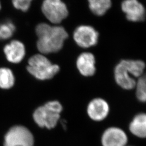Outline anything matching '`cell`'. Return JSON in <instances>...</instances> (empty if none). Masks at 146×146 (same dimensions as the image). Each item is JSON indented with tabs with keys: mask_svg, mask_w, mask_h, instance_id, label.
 Here are the masks:
<instances>
[{
	"mask_svg": "<svg viewBox=\"0 0 146 146\" xmlns=\"http://www.w3.org/2000/svg\"><path fill=\"white\" fill-rule=\"evenodd\" d=\"M36 33L38 37L37 49L43 54L60 50L68 37L67 32L62 27L51 26L44 23L37 26Z\"/></svg>",
	"mask_w": 146,
	"mask_h": 146,
	"instance_id": "1",
	"label": "cell"
},
{
	"mask_svg": "<svg viewBox=\"0 0 146 146\" xmlns=\"http://www.w3.org/2000/svg\"><path fill=\"white\" fill-rule=\"evenodd\" d=\"M145 68V63L140 60H122L114 69L115 82L123 89H133L136 84L135 78L142 76Z\"/></svg>",
	"mask_w": 146,
	"mask_h": 146,
	"instance_id": "2",
	"label": "cell"
},
{
	"mask_svg": "<svg viewBox=\"0 0 146 146\" xmlns=\"http://www.w3.org/2000/svg\"><path fill=\"white\" fill-rule=\"evenodd\" d=\"M62 110V106L58 101H49L35 110L33 118L39 127L52 129L57 125Z\"/></svg>",
	"mask_w": 146,
	"mask_h": 146,
	"instance_id": "3",
	"label": "cell"
},
{
	"mask_svg": "<svg viewBox=\"0 0 146 146\" xmlns=\"http://www.w3.org/2000/svg\"><path fill=\"white\" fill-rule=\"evenodd\" d=\"M27 70L37 79L46 80L52 78L59 72L60 67L42 54H36L29 58Z\"/></svg>",
	"mask_w": 146,
	"mask_h": 146,
	"instance_id": "4",
	"label": "cell"
},
{
	"mask_svg": "<svg viewBox=\"0 0 146 146\" xmlns=\"http://www.w3.org/2000/svg\"><path fill=\"white\" fill-rule=\"evenodd\" d=\"M34 137L30 131L22 125L11 127L5 134L4 146H33Z\"/></svg>",
	"mask_w": 146,
	"mask_h": 146,
	"instance_id": "5",
	"label": "cell"
},
{
	"mask_svg": "<svg viewBox=\"0 0 146 146\" xmlns=\"http://www.w3.org/2000/svg\"><path fill=\"white\" fill-rule=\"evenodd\" d=\"M42 13L47 19L54 24H58L68 15L67 7L61 0H44Z\"/></svg>",
	"mask_w": 146,
	"mask_h": 146,
	"instance_id": "6",
	"label": "cell"
},
{
	"mask_svg": "<svg viewBox=\"0 0 146 146\" xmlns=\"http://www.w3.org/2000/svg\"><path fill=\"white\" fill-rule=\"evenodd\" d=\"M99 34L94 27L88 25L80 26L76 28L73 38L79 47L89 48L95 46L99 41Z\"/></svg>",
	"mask_w": 146,
	"mask_h": 146,
	"instance_id": "7",
	"label": "cell"
},
{
	"mask_svg": "<svg viewBox=\"0 0 146 146\" xmlns=\"http://www.w3.org/2000/svg\"><path fill=\"white\" fill-rule=\"evenodd\" d=\"M121 9L128 21L139 22L146 18L145 7L138 0H124L121 4Z\"/></svg>",
	"mask_w": 146,
	"mask_h": 146,
	"instance_id": "8",
	"label": "cell"
},
{
	"mask_svg": "<svg viewBox=\"0 0 146 146\" xmlns=\"http://www.w3.org/2000/svg\"><path fill=\"white\" fill-rule=\"evenodd\" d=\"M128 140L125 131L116 127L107 128L101 137L102 146H126Z\"/></svg>",
	"mask_w": 146,
	"mask_h": 146,
	"instance_id": "9",
	"label": "cell"
},
{
	"mask_svg": "<svg viewBox=\"0 0 146 146\" xmlns=\"http://www.w3.org/2000/svg\"><path fill=\"white\" fill-rule=\"evenodd\" d=\"M87 111L90 119L100 122L104 120L109 114L110 106L104 99L95 98L89 103Z\"/></svg>",
	"mask_w": 146,
	"mask_h": 146,
	"instance_id": "10",
	"label": "cell"
},
{
	"mask_svg": "<svg viewBox=\"0 0 146 146\" xmlns=\"http://www.w3.org/2000/svg\"><path fill=\"white\" fill-rule=\"evenodd\" d=\"M95 64V58L91 52H82L76 60V67L78 72L85 77L94 75L96 70Z\"/></svg>",
	"mask_w": 146,
	"mask_h": 146,
	"instance_id": "11",
	"label": "cell"
},
{
	"mask_svg": "<svg viewBox=\"0 0 146 146\" xmlns=\"http://www.w3.org/2000/svg\"><path fill=\"white\" fill-rule=\"evenodd\" d=\"M7 59L10 62L20 63L25 56L26 50L24 44L17 40H13L4 48Z\"/></svg>",
	"mask_w": 146,
	"mask_h": 146,
	"instance_id": "12",
	"label": "cell"
},
{
	"mask_svg": "<svg viewBox=\"0 0 146 146\" xmlns=\"http://www.w3.org/2000/svg\"><path fill=\"white\" fill-rule=\"evenodd\" d=\"M131 133L137 137L146 138V113H139L133 117L129 125Z\"/></svg>",
	"mask_w": 146,
	"mask_h": 146,
	"instance_id": "13",
	"label": "cell"
},
{
	"mask_svg": "<svg viewBox=\"0 0 146 146\" xmlns=\"http://www.w3.org/2000/svg\"><path fill=\"white\" fill-rule=\"evenodd\" d=\"M89 8L95 15L102 16L111 6V0H88Z\"/></svg>",
	"mask_w": 146,
	"mask_h": 146,
	"instance_id": "14",
	"label": "cell"
},
{
	"mask_svg": "<svg viewBox=\"0 0 146 146\" xmlns=\"http://www.w3.org/2000/svg\"><path fill=\"white\" fill-rule=\"evenodd\" d=\"M15 83L14 74L10 69L0 68V88L9 89L11 88Z\"/></svg>",
	"mask_w": 146,
	"mask_h": 146,
	"instance_id": "15",
	"label": "cell"
},
{
	"mask_svg": "<svg viewBox=\"0 0 146 146\" xmlns=\"http://www.w3.org/2000/svg\"><path fill=\"white\" fill-rule=\"evenodd\" d=\"M136 96L141 102H146V80L145 76H142L136 81Z\"/></svg>",
	"mask_w": 146,
	"mask_h": 146,
	"instance_id": "16",
	"label": "cell"
},
{
	"mask_svg": "<svg viewBox=\"0 0 146 146\" xmlns=\"http://www.w3.org/2000/svg\"><path fill=\"white\" fill-rule=\"evenodd\" d=\"M15 27L11 21L0 23V40H6L12 36Z\"/></svg>",
	"mask_w": 146,
	"mask_h": 146,
	"instance_id": "17",
	"label": "cell"
},
{
	"mask_svg": "<svg viewBox=\"0 0 146 146\" xmlns=\"http://www.w3.org/2000/svg\"><path fill=\"white\" fill-rule=\"evenodd\" d=\"M32 0H12L14 7L23 11H28L31 5Z\"/></svg>",
	"mask_w": 146,
	"mask_h": 146,
	"instance_id": "18",
	"label": "cell"
},
{
	"mask_svg": "<svg viewBox=\"0 0 146 146\" xmlns=\"http://www.w3.org/2000/svg\"><path fill=\"white\" fill-rule=\"evenodd\" d=\"M0 9H1V3H0Z\"/></svg>",
	"mask_w": 146,
	"mask_h": 146,
	"instance_id": "19",
	"label": "cell"
}]
</instances>
